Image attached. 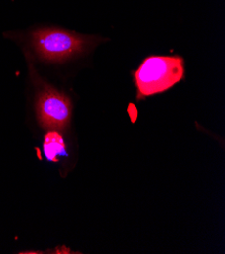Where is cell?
I'll list each match as a JSON object with an SVG mask.
<instances>
[{"label":"cell","mask_w":225,"mask_h":254,"mask_svg":"<svg viewBox=\"0 0 225 254\" xmlns=\"http://www.w3.org/2000/svg\"><path fill=\"white\" fill-rule=\"evenodd\" d=\"M183 76L184 60L181 57H148L135 73L137 98L164 92L179 82Z\"/></svg>","instance_id":"obj_1"},{"label":"cell","mask_w":225,"mask_h":254,"mask_svg":"<svg viewBox=\"0 0 225 254\" xmlns=\"http://www.w3.org/2000/svg\"><path fill=\"white\" fill-rule=\"evenodd\" d=\"M31 38L39 59L49 63L65 62L83 53L89 45V38L56 28L38 29Z\"/></svg>","instance_id":"obj_2"},{"label":"cell","mask_w":225,"mask_h":254,"mask_svg":"<svg viewBox=\"0 0 225 254\" xmlns=\"http://www.w3.org/2000/svg\"><path fill=\"white\" fill-rule=\"evenodd\" d=\"M36 109L39 123L46 131H64L70 124L72 103L70 98L53 86L39 82Z\"/></svg>","instance_id":"obj_3"},{"label":"cell","mask_w":225,"mask_h":254,"mask_svg":"<svg viewBox=\"0 0 225 254\" xmlns=\"http://www.w3.org/2000/svg\"><path fill=\"white\" fill-rule=\"evenodd\" d=\"M45 153L48 160L56 161L57 156L62 154L65 150V144L63 138L55 131L49 132L45 136L44 144Z\"/></svg>","instance_id":"obj_4"}]
</instances>
